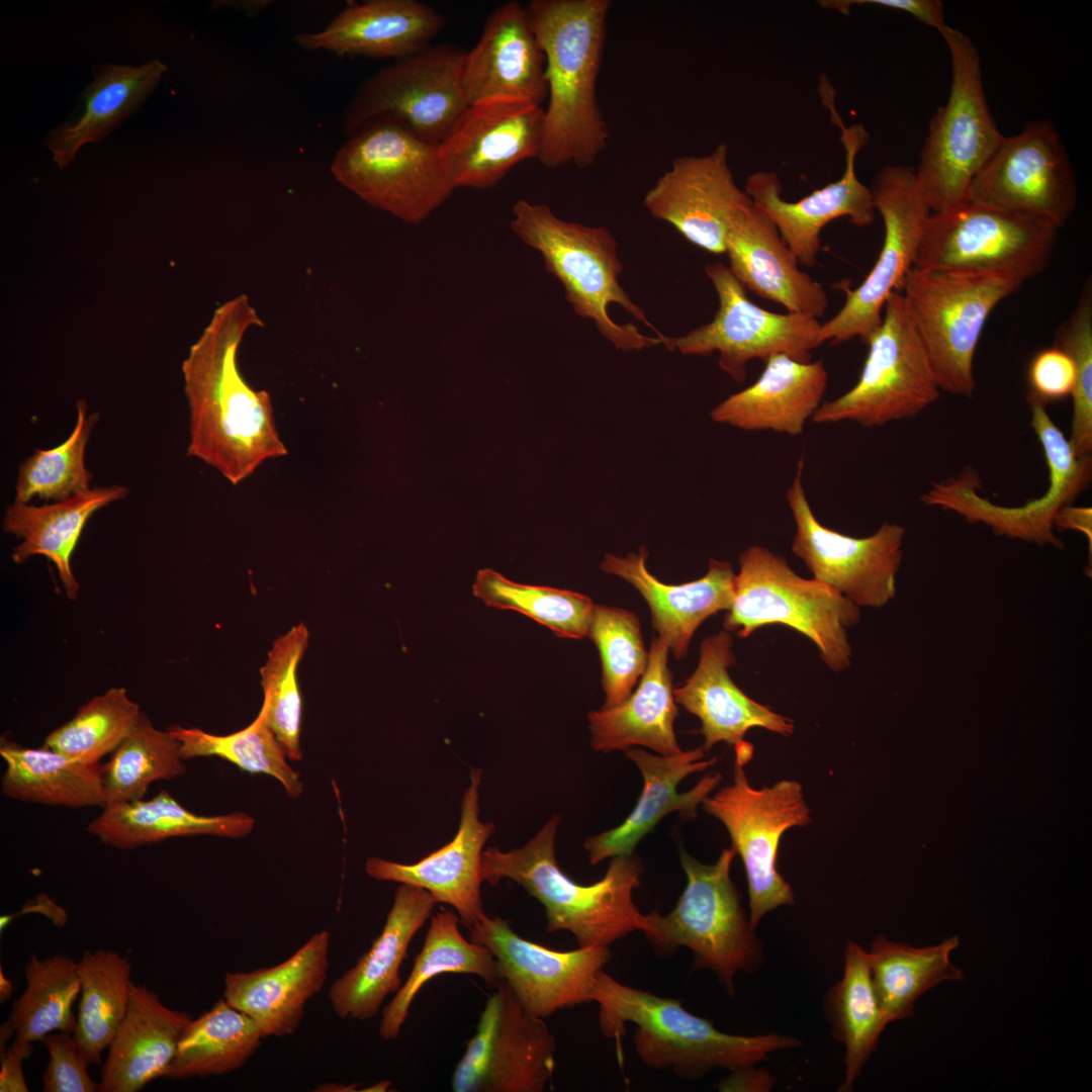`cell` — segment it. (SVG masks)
<instances>
[{
	"mask_svg": "<svg viewBox=\"0 0 1092 1092\" xmlns=\"http://www.w3.org/2000/svg\"><path fill=\"white\" fill-rule=\"evenodd\" d=\"M668 650L665 641L654 637L636 691L617 706L588 714L593 749L625 750L639 745L660 755L681 751L673 728L677 708L667 666Z\"/></svg>",
	"mask_w": 1092,
	"mask_h": 1092,
	"instance_id": "obj_36",
	"label": "cell"
},
{
	"mask_svg": "<svg viewBox=\"0 0 1092 1092\" xmlns=\"http://www.w3.org/2000/svg\"><path fill=\"white\" fill-rule=\"evenodd\" d=\"M609 0H533L527 11L546 57L547 107L538 161L546 168L594 164L610 141L597 83Z\"/></svg>",
	"mask_w": 1092,
	"mask_h": 1092,
	"instance_id": "obj_2",
	"label": "cell"
},
{
	"mask_svg": "<svg viewBox=\"0 0 1092 1092\" xmlns=\"http://www.w3.org/2000/svg\"><path fill=\"white\" fill-rule=\"evenodd\" d=\"M24 977L25 989L12 1003L8 1019L15 1038L32 1043L54 1031L74 1033L73 1005L81 994L78 962L63 954L39 959L32 953Z\"/></svg>",
	"mask_w": 1092,
	"mask_h": 1092,
	"instance_id": "obj_46",
	"label": "cell"
},
{
	"mask_svg": "<svg viewBox=\"0 0 1092 1092\" xmlns=\"http://www.w3.org/2000/svg\"><path fill=\"white\" fill-rule=\"evenodd\" d=\"M459 917L450 911L439 912L431 918L423 947L415 958L408 977L382 1009L378 1033L383 1039L399 1036L415 997L431 979L444 974L472 975L492 987L500 981L490 950L467 940L459 930Z\"/></svg>",
	"mask_w": 1092,
	"mask_h": 1092,
	"instance_id": "obj_41",
	"label": "cell"
},
{
	"mask_svg": "<svg viewBox=\"0 0 1092 1092\" xmlns=\"http://www.w3.org/2000/svg\"><path fill=\"white\" fill-rule=\"evenodd\" d=\"M1055 346L1064 350L1075 367L1071 433L1068 438L1078 457L1092 453V285L1087 279L1078 302L1056 332Z\"/></svg>",
	"mask_w": 1092,
	"mask_h": 1092,
	"instance_id": "obj_54",
	"label": "cell"
},
{
	"mask_svg": "<svg viewBox=\"0 0 1092 1092\" xmlns=\"http://www.w3.org/2000/svg\"><path fill=\"white\" fill-rule=\"evenodd\" d=\"M819 6L847 14L855 5H876L906 12L938 32L945 23L944 6L939 0H821Z\"/></svg>",
	"mask_w": 1092,
	"mask_h": 1092,
	"instance_id": "obj_57",
	"label": "cell"
},
{
	"mask_svg": "<svg viewBox=\"0 0 1092 1092\" xmlns=\"http://www.w3.org/2000/svg\"><path fill=\"white\" fill-rule=\"evenodd\" d=\"M1058 230L1034 217L968 202L931 212L914 268L999 276L1022 285L1048 266Z\"/></svg>",
	"mask_w": 1092,
	"mask_h": 1092,
	"instance_id": "obj_11",
	"label": "cell"
},
{
	"mask_svg": "<svg viewBox=\"0 0 1092 1092\" xmlns=\"http://www.w3.org/2000/svg\"><path fill=\"white\" fill-rule=\"evenodd\" d=\"M263 1038L253 1018L220 998L182 1031L165 1078L185 1080L234 1072L251 1059Z\"/></svg>",
	"mask_w": 1092,
	"mask_h": 1092,
	"instance_id": "obj_44",
	"label": "cell"
},
{
	"mask_svg": "<svg viewBox=\"0 0 1092 1092\" xmlns=\"http://www.w3.org/2000/svg\"><path fill=\"white\" fill-rule=\"evenodd\" d=\"M739 565L724 630L746 638L767 625L788 626L815 644L831 670L850 665L846 630L860 619L856 605L815 578L801 577L785 558L762 546L744 550Z\"/></svg>",
	"mask_w": 1092,
	"mask_h": 1092,
	"instance_id": "obj_7",
	"label": "cell"
},
{
	"mask_svg": "<svg viewBox=\"0 0 1092 1092\" xmlns=\"http://www.w3.org/2000/svg\"><path fill=\"white\" fill-rule=\"evenodd\" d=\"M821 80V99L840 129L844 149L845 166L841 177L797 201L783 198L780 176L774 171L752 173L743 189L751 202L772 221L798 262L807 267L817 264L821 251L820 235L827 223L848 217L852 224L867 226L876 218L872 189L857 178L855 170L857 154L868 144L869 132L862 124L846 126L842 122L834 106V90L826 79Z\"/></svg>",
	"mask_w": 1092,
	"mask_h": 1092,
	"instance_id": "obj_21",
	"label": "cell"
},
{
	"mask_svg": "<svg viewBox=\"0 0 1092 1092\" xmlns=\"http://www.w3.org/2000/svg\"><path fill=\"white\" fill-rule=\"evenodd\" d=\"M263 323L248 296L213 312L182 364L189 405L187 454L216 469L232 484L264 461L287 454L276 429L270 395L242 376L238 350L247 331Z\"/></svg>",
	"mask_w": 1092,
	"mask_h": 1092,
	"instance_id": "obj_1",
	"label": "cell"
},
{
	"mask_svg": "<svg viewBox=\"0 0 1092 1092\" xmlns=\"http://www.w3.org/2000/svg\"><path fill=\"white\" fill-rule=\"evenodd\" d=\"M309 632L299 623L279 636L262 666L261 686L266 719L290 760H300L302 698L297 668L308 645Z\"/></svg>",
	"mask_w": 1092,
	"mask_h": 1092,
	"instance_id": "obj_52",
	"label": "cell"
},
{
	"mask_svg": "<svg viewBox=\"0 0 1092 1092\" xmlns=\"http://www.w3.org/2000/svg\"><path fill=\"white\" fill-rule=\"evenodd\" d=\"M1027 377L1028 394L1046 405L1071 396L1075 383L1074 363L1064 350L1054 345L1033 356Z\"/></svg>",
	"mask_w": 1092,
	"mask_h": 1092,
	"instance_id": "obj_56",
	"label": "cell"
},
{
	"mask_svg": "<svg viewBox=\"0 0 1092 1092\" xmlns=\"http://www.w3.org/2000/svg\"><path fill=\"white\" fill-rule=\"evenodd\" d=\"M825 1012L834 1038L845 1046L844 1080L838 1091L847 1092L888 1025L874 989L868 951L854 941L846 944L843 976L828 990Z\"/></svg>",
	"mask_w": 1092,
	"mask_h": 1092,
	"instance_id": "obj_43",
	"label": "cell"
},
{
	"mask_svg": "<svg viewBox=\"0 0 1092 1092\" xmlns=\"http://www.w3.org/2000/svg\"><path fill=\"white\" fill-rule=\"evenodd\" d=\"M735 854L732 847L723 849L715 863L704 864L680 849L687 885L669 913L644 914L641 929L661 957L688 947L694 956L693 969L713 971L730 995L735 975L756 972L764 959L762 943L730 877Z\"/></svg>",
	"mask_w": 1092,
	"mask_h": 1092,
	"instance_id": "obj_6",
	"label": "cell"
},
{
	"mask_svg": "<svg viewBox=\"0 0 1092 1092\" xmlns=\"http://www.w3.org/2000/svg\"><path fill=\"white\" fill-rule=\"evenodd\" d=\"M14 991L13 983L4 975L3 968L0 967V1001L6 1002L10 999Z\"/></svg>",
	"mask_w": 1092,
	"mask_h": 1092,
	"instance_id": "obj_62",
	"label": "cell"
},
{
	"mask_svg": "<svg viewBox=\"0 0 1092 1092\" xmlns=\"http://www.w3.org/2000/svg\"><path fill=\"white\" fill-rule=\"evenodd\" d=\"M764 362L757 380L715 406L711 418L746 431L798 436L822 404L828 372L822 361L802 362L782 354Z\"/></svg>",
	"mask_w": 1092,
	"mask_h": 1092,
	"instance_id": "obj_34",
	"label": "cell"
},
{
	"mask_svg": "<svg viewBox=\"0 0 1092 1092\" xmlns=\"http://www.w3.org/2000/svg\"><path fill=\"white\" fill-rule=\"evenodd\" d=\"M1020 287L999 276L911 269L900 292L940 390L973 395L975 354L987 318Z\"/></svg>",
	"mask_w": 1092,
	"mask_h": 1092,
	"instance_id": "obj_10",
	"label": "cell"
},
{
	"mask_svg": "<svg viewBox=\"0 0 1092 1092\" xmlns=\"http://www.w3.org/2000/svg\"><path fill=\"white\" fill-rule=\"evenodd\" d=\"M33 1052L31 1042L14 1038L13 1042L0 1053V1091L27 1092L28 1087L22 1070V1063Z\"/></svg>",
	"mask_w": 1092,
	"mask_h": 1092,
	"instance_id": "obj_58",
	"label": "cell"
},
{
	"mask_svg": "<svg viewBox=\"0 0 1092 1092\" xmlns=\"http://www.w3.org/2000/svg\"><path fill=\"white\" fill-rule=\"evenodd\" d=\"M872 192L884 225L879 256L863 281L846 290L840 310L821 324L819 338L839 345L859 338L863 343L880 326L886 301L900 292L914 267L931 209L918 185L915 168L892 164L876 175Z\"/></svg>",
	"mask_w": 1092,
	"mask_h": 1092,
	"instance_id": "obj_16",
	"label": "cell"
},
{
	"mask_svg": "<svg viewBox=\"0 0 1092 1092\" xmlns=\"http://www.w3.org/2000/svg\"><path fill=\"white\" fill-rule=\"evenodd\" d=\"M230 4H220L221 6H233L240 11L246 12L248 15L256 16L262 9L267 7L271 1L266 0H246V1H225ZM223 3V2H221Z\"/></svg>",
	"mask_w": 1092,
	"mask_h": 1092,
	"instance_id": "obj_61",
	"label": "cell"
},
{
	"mask_svg": "<svg viewBox=\"0 0 1092 1092\" xmlns=\"http://www.w3.org/2000/svg\"><path fill=\"white\" fill-rule=\"evenodd\" d=\"M462 85L468 105L494 97L539 105L547 99L546 57L526 6L509 1L490 12L465 54Z\"/></svg>",
	"mask_w": 1092,
	"mask_h": 1092,
	"instance_id": "obj_26",
	"label": "cell"
},
{
	"mask_svg": "<svg viewBox=\"0 0 1092 1092\" xmlns=\"http://www.w3.org/2000/svg\"><path fill=\"white\" fill-rule=\"evenodd\" d=\"M435 904L428 891L400 884L380 934L329 990L328 998L338 1017L371 1019L385 998L397 992L402 985L399 969L408 945L430 918Z\"/></svg>",
	"mask_w": 1092,
	"mask_h": 1092,
	"instance_id": "obj_32",
	"label": "cell"
},
{
	"mask_svg": "<svg viewBox=\"0 0 1092 1092\" xmlns=\"http://www.w3.org/2000/svg\"><path fill=\"white\" fill-rule=\"evenodd\" d=\"M168 730L179 742V754L184 760L217 756L245 771L273 777L290 797L296 798L302 793L300 777L289 765L281 744L267 722L264 707L249 726L226 735L178 725Z\"/></svg>",
	"mask_w": 1092,
	"mask_h": 1092,
	"instance_id": "obj_47",
	"label": "cell"
},
{
	"mask_svg": "<svg viewBox=\"0 0 1092 1092\" xmlns=\"http://www.w3.org/2000/svg\"><path fill=\"white\" fill-rule=\"evenodd\" d=\"M166 71L167 66L157 59L140 66H95L93 81L84 89L76 112L44 139L57 166L66 168L83 146L100 142L131 116Z\"/></svg>",
	"mask_w": 1092,
	"mask_h": 1092,
	"instance_id": "obj_37",
	"label": "cell"
},
{
	"mask_svg": "<svg viewBox=\"0 0 1092 1092\" xmlns=\"http://www.w3.org/2000/svg\"><path fill=\"white\" fill-rule=\"evenodd\" d=\"M472 592L486 606L517 611L559 637L581 639L587 636L595 605L584 595L517 583L491 569L479 570Z\"/></svg>",
	"mask_w": 1092,
	"mask_h": 1092,
	"instance_id": "obj_49",
	"label": "cell"
},
{
	"mask_svg": "<svg viewBox=\"0 0 1092 1092\" xmlns=\"http://www.w3.org/2000/svg\"><path fill=\"white\" fill-rule=\"evenodd\" d=\"M49 1053L42 1075L44 1092H95L96 1083L88 1074V1061L74 1033L52 1032L40 1040Z\"/></svg>",
	"mask_w": 1092,
	"mask_h": 1092,
	"instance_id": "obj_55",
	"label": "cell"
},
{
	"mask_svg": "<svg viewBox=\"0 0 1092 1092\" xmlns=\"http://www.w3.org/2000/svg\"><path fill=\"white\" fill-rule=\"evenodd\" d=\"M725 253L728 268L745 289L788 312L817 320L825 314L829 299L823 285L800 270L772 221L750 199L730 219Z\"/></svg>",
	"mask_w": 1092,
	"mask_h": 1092,
	"instance_id": "obj_27",
	"label": "cell"
},
{
	"mask_svg": "<svg viewBox=\"0 0 1092 1092\" xmlns=\"http://www.w3.org/2000/svg\"><path fill=\"white\" fill-rule=\"evenodd\" d=\"M331 933L312 934L282 963L224 974L223 998L253 1018L264 1037L297 1031L307 1002L324 988L330 968Z\"/></svg>",
	"mask_w": 1092,
	"mask_h": 1092,
	"instance_id": "obj_31",
	"label": "cell"
},
{
	"mask_svg": "<svg viewBox=\"0 0 1092 1092\" xmlns=\"http://www.w3.org/2000/svg\"><path fill=\"white\" fill-rule=\"evenodd\" d=\"M445 23L442 13L421 1L368 0L347 5L323 30L293 38L306 51L396 61L430 47Z\"/></svg>",
	"mask_w": 1092,
	"mask_h": 1092,
	"instance_id": "obj_28",
	"label": "cell"
},
{
	"mask_svg": "<svg viewBox=\"0 0 1092 1092\" xmlns=\"http://www.w3.org/2000/svg\"><path fill=\"white\" fill-rule=\"evenodd\" d=\"M88 825V832L102 843L118 849H133L171 837L213 835L244 837L254 827V819L243 812L203 816L177 802L167 791L151 800L107 804Z\"/></svg>",
	"mask_w": 1092,
	"mask_h": 1092,
	"instance_id": "obj_39",
	"label": "cell"
},
{
	"mask_svg": "<svg viewBox=\"0 0 1092 1092\" xmlns=\"http://www.w3.org/2000/svg\"><path fill=\"white\" fill-rule=\"evenodd\" d=\"M587 636L598 647L603 669L606 700L602 708L625 701L642 676L648 653L638 617L624 609L596 606Z\"/></svg>",
	"mask_w": 1092,
	"mask_h": 1092,
	"instance_id": "obj_53",
	"label": "cell"
},
{
	"mask_svg": "<svg viewBox=\"0 0 1092 1092\" xmlns=\"http://www.w3.org/2000/svg\"><path fill=\"white\" fill-rule=\"evenodd\" d=\"M556 1038L499 981L457 1063L454 1092H543L555 1068Z\"/></svg>",
	"mask_w": 1092,
	"mask_h": 1092,
	"instance_id": "obj_18",
	"label": "cell"
},
{
	"mask_svg": "<svg viewBox=\"0 0 1092 1092\" xmlns=\"http://www.w3.org/2000/svg\"><path fill=\"white\" fill-rule=\"evenodd\" d=\"M959 945L958 935L924 947L876 936L868 954L874 989L888 1024L912 1017L916 1001L931 988L964 980L963 971L950 961Z\"/></svg>",
	"mask_w": 1092,
	"mask_h": 1092,
	"instance_id": "obj_42",
	"label": "cell"
},
{
	"mask_svg": "<svg viewBox=\"0 0 1092 1092\" xmlns=\"http://www.w3.org/2000/svg\"><path fill=\"white\" fill-rule=\"evenodd\" d=\"M77 962L81 998L74 1036L90 1064L99 1065L128 1009L131 964L111 949H85Z\"/></svg>",
	"mask_w": 1092,
	"mask_h": 1092,
	"instance_id": "obj_45",
	"label": "cell"
},
{
	"mask_svg": "<svg viewBox=\"0 0 1092 1092\" xmlns=\"http://www.w3.org/2000/svg\"><path fill=\"white\" fill-rule=\"evenodd\" d=\"M803 470L801 458L786 492L796 526L792 552L805 563L813 578L857 607L885 606L896 596L905 529L884 523L873 535L856 538L825 527L806 496Z\"/></svg>",
	"mask_w": 1092,
	"mask_h": 1092,
	"instance_id": "obj_19",
	"label": "cell"
},
{
	"mask_svg": "<svg viewBox=\"0 0 1092 1092\" xmlns=\"http://www.w3.org/2000/svg\"><path fill=\"white\" fill-rule=\"evenodd\" d=\"M559 817L554 816L523 847L482 852V877L495 886L502 879L521 885L545 908L546 931L570 932L578 946L609 947L643 927L633 902L644 867L634 853L613 856L604 877L582 885L562 872L555 856Z\"/></svg>",
	"mask_w": 1092,
	"mask_h": 1092,
	"instance_id": "obj_5",
	"label": "cell"
},
{
	"mask_svg": "<svg viewBox=\"0 0 1092 1092\" xmlns=\"http://www.w3.org/2000/svg\"><path fill=\"white\" fill-rule=\"evenodd\" d=\"M128 494L121 485L95 487L89 491L53 504L35 507L14 502L6 509L3 530L21 538L12 551V560L23 563L33 555H43L54 562L67 597L76 600L79 583L71 557L87 521L99 509Z\"/></svg>",
	"mask_w": 1092,
	"mask_h": 1092,
	"instance_id": "obj_38",
	"label": "cell"
},
{
	"mask_svg": "<svg viewBox=\"0 0 1092 1092\" xmlns=\"http://www.w3.org/2000/svg\"><path fill=\"white\" fill-rule=\"evenodd\" d=\"M2 793L11 799L69 808L105 807L103 766L71 759L48 747L33 749L6 739Z\"/></svg>",
	"mask_w": 1092,
	"mask_h": 1092,
	"instance_id": "obj_40",
	"label": "cell"
},
{
	"mask_svg": "<svg viewBox=\"0 0 1092 1092\" xmlns=\"http://www.w3.org/2000/svg\"><path fill=\"white\" fill-rule=\"evenodd\" d=\"M481 770L470 771V784L461 805V818L453 840L415 863L370 857L367 875L378 881L413 885L428 891L436 903L452 906L462 924L471 929L484 915L480 885L482 847L494 826L479 820L478 789Z\"/></svg>",
	"mask_w": 1092,
	"mask_h": 1092,
	"instance_id": "obj_25",
	"label": "cell"
},
{
	"mask_svg": "<svg viewBox=\"0 0 1092 1092\" xmlns=\"http://www.w3.org/2000/svg\"><path fill=\"white\" fill-rule=\"evenodd\" d=\"M465 54L456 44L442 42L380 69L347 105L343 132L350 136L386 117L439 145L468 106L462 85Z\"/></svg>",
	"mask_w": 1092,
	"mask_h": 1092,
	"instance_id": "obj_15",
	"label": "cell"
},
{
	"mask_svg": "<svg viewBox=\"0 0 1092 1092\" xmlns=\"http://www.w3.org/2000/svg\"><path fill=\"white\" fill-rule=\"evenodd\" d=\"M624 752L642 774V793L622 824L586 838L583 846L593 866L608 857L633 853L639 841L669 813L677 812L682 819H694L697 807L722 780V775L715 772L704 777L690 791L677 792L685 778L715 764V757L703 760V747L681 750L673 755H654L635 747Z\"/></svg>",
	"mask_w": 1092,
	"mask_h": 1092,
	"instance_id": "obj_30",
	"label": "cell"
},
{
	"mask_svg": "<svg viewBox=\"0 0 1092 1092\" xmlns=\"http://www.w3.org/2000/svg\"><path fill=\"white\" fill-rule=\"evenodd\" d=\"M647 550L625 557L607 554L600 568L635 586L650 607L653 628L675 658L684 657L699 626L733 603L735 573L727 561H709L707 573L682 584H666L646 567Z\"/></svg>",
	"mask_w": 1092,
	"mask_h": 1092,
	"instance_id": "obj_33",
	"label": "cell"
},
{
	"mask_svg": "<svg viewBox=\"0 0 1092 1092\" xmlns=\"http://www.w3.org/2000/svg\"><path fill=\"white\" fill-rule=\"evenodd\" d=\"M357 1086H358L357 1084L340 1085V1084L326 1083V1084L320 1085L317 1087V1089H315V1091H357V1089H355Z\"/></svg>",
	"mask_w": 1092,
	"mask_h": 1092,
	"instance_id": "obj_63",
	"label": "cell"
},
{
	"mask_svg": "<svg viewBox=\"0 0 1092 1092\" xmlns=\"http://www.w3.org/2000/svg\"><path fill=\"white\" fill-rule=\"evenodd\" d=\"M939 33L949 53V94L929 121L915 169L931 212L969 202L972 181L1005 136L987 102L977 47L967 34L948 25Z\"/></svg>",
	"mask_w": 1092,
	"mask_h": 1092,
	"instance_id": "obj_8",
	"label": "cell"
},
{
	"mask_svg": "<svg viewBox=\"0 0 1092 1092\" xmlns=\"http://www.w3.org/2000/svg\"><path fill=\"white\" fill-rule=\"evenodd\" d=\"M30 912H38L51 919L57 926H63L67 921V912L65 909L57 905L47 895H39L34 901H30L22 907V911L14 915L1 916L0 918V930L7 927V925L20 914H26Z\"/></svg>",
	"mask_w": 1092,
	"mask_h": 1092,
	"instance_id": "obj_60",
	"label": "cell"
},
{
	"mask_svg": "<svg viewBox=\"0 0 1092 1092\" xmlns=\"http://www.w3.org/2000/svg\"><path fill=\"white\" fill-rule=\"evenodd\" d=\"M469 931L472 941L490 950L500 980L525 1011L540 1018L590 1002L597 977L611 958L605 946L548 948L521 937L507 920L486 914Z\"/></svg>",
	"mask_w": 1092,
	"mask_h": 1092,
	"instance_id": "obj_22",
	"label": "cell"
},
{
	"mask_svg": "<svg viewBox=\"0 0 1092 1092\" xmlns=\"http://www.w3.org/2000/svg\"><path fill=\"white\" fill-rule=\"evenodd\" d=\"M864 343L869 351L857 382L822 403L813 422L883 426L915 417L939 396L928 355L901 292L890 295L880 326Z\"/></svg>",
	"mask_w": 1092,
	"mask_h": 1092,
	"instance_id": "obj_12",
	"label": "cell"
},
{
	"mask_svg": "<svg viewBox=\"0 0 1092 1092\" xmlns=\"http://www.w3.org/2000/svg\"><path fill=\"white\" fill-rule=\"evenodd\" d=\"M704 810L727 829L732 848L745 870L749 896V921L755 930L763 916L795 902L790 884L777 870L783 834L811 822L802 786L781 780L770 787L750 786L743 764L735 760L733 783L707 797Z\"/></svg>",
	"mask_w": 1092,
	"mask_h": 1092,
	"instance_id": "obj_14",
	"label": "cell"
},
{
	"mask_svg": "<svg viewBox=\"0 0 1092 1092\" xmlns=\"http://www.w3.org/2000/svg\"><path fill=\"white\" fill-rule=\"evenodd\" d=\"M732 645L726 630L705 638L696 670L673 690L675 702L701 720L705 752L718 742L734 746L735 751L750 745L743 738L754 727L783 736L795 730L792 719L755 702L734 684L728 672L736 661Z\"/></svg>",
	"mask_w": 1092,
	"mask_h": 1092,
	"instance_id": "obj_29",
	"label": "cell"
},
{
	"mask_svg": "<svg viewBox=\"0 0 1092 1092\" xmlns=\"http://www.w3.org/2000/svg\"><path fill=\"white\" fill-rule=\"evenodd\" d=\"M968 200L1063 226L1075 209L1077 186L1056 126L1036 120L1004 136L972 181Z\"/></svg>",
	"mask_w": 1092,
	"mask_h": 1092,
	"instance_id": "obj_20",
	"label": "cell"
},
{
	"mask_svg": "<svg viewBox=\"0 0 1092 1092\" xmlns=\"http://www.w3.org/2000/svg\"><path fill=\"white\" fill-rule=\"evenodd\" d=\"M599 1005V1027L608 1038L636 1026L633 1042L646 1066L671 1069L679 1078L699 1080L716 1068L734 1071L764 1061L769 1053L798 1048L802 1042L776 1032L731 1034L707 1018L688 1011L680 999L661 997L620 983L602 970L590 993Z\"/></svg>",
	"mask_w": 1092,
	"mask_h": 1092,
	"instance_id": "obj_3",
	"label": "cell"
},
{
	"mask_svg": "<svg viewBox=\"0 0 1092 1092\" xmlns=\"http://www.w3.org/2000/svg\"><path fill=\"white\" fill-rule=\"evenodd\" d=\"M749 199L736 184L728 147L721 143L709 154L675 158L647 191L644 206L693 245L724 254L730 219Z\"/></svg>",
	"mask_w": 1092,
	"mask_h": 1092,
	"instance_id": "obj_24",
	"label": "cell"
},
{
	"mask_svg": "<svg viewBox=\"0 0 1092 1092\" xmlns=\"http://www.w3.org/2000/svg\"><path fill=\"white\" fill-rule=\"evenodd\" d=\"M705 273L719 300L714 318L685 336H664L662 345L684 355H719V367L733 380L746 379L747 364L753 359L766 361L775 355H787L802 362L811 361V352L822 345L821 323L801 313H777L766 310L747 297L746 289L721 262L709 263Z\"/></svg>",
	"mask_w": 1092,
	"mask_h": 1092,
	"instance_id": "obj_17",
	"label": "cell"
},
{
	"mask_svg": "<svg viewBox=\"0 0 1092 1092\" xmlns=\"http://www.w3.org/2000/svg\"><path fill=\"white\" fill-rule=\"evenodd\" d=\"M77 421L71 435L59 446L36 449L20 464L15 485L17 503L33 497L59 502L89 491L91 473L85 465V449L97 414L87 416L84 400L77 402Z\"/></svg>",
	"mask_w": 1092,
	"mask_h": 1092,
	"instance_id": "obj_51",
	"label": "cell"
},
{
	"mask_svg": "<svg viewBox=\"0 0 1092 1092\" xmlns=\"http://www.w3.org/2000/svg\"><path fill=\"white\" fill-rule=\"evenodd\" d=\"M331 172L368 204L412 224L427 219L456 189L439 145L386 117L351 134Z\"/></svg>",
	"mask_w": 1092,
	"mask_h": 1092,
	"instance_id": "obj_9",
	"label": "cell"
},
{
	"mask_svg": "<svg viewBox=\"0 0 1092 1092\" xmlns=\"http://www.w3.org/2000/svg\"><path fill=\"white\" fill-rule=\"evenodd\" d=\"M193 1019L166 1006L158 993L131 984L125 1017L110 1042L99 1092H136L166 1077L182 1031Z\"/></svg>",
	"mask_w": 1092,
	"mask_h": 1092,
	"instance_id": "obj_35",
	"label": "cell"
},
{
	"mask_svg": "<svg viewBox=\"0 0 1092 1092\" xmlns=\"http://www.w3.org/2000/svg\"><path fill=\"white\" fill-rule=\"evenodd\" d=\"M511 228L542 256L573 311L593 321L617 349L662 345L664 335L619 283L623 267L618 243L608 229L564 220L549 206L525 199L514 204Z\"/></svg>",
	"mask_w": 1092,
	"mask_h": 1092,
	"instance_id": "obj_4",
	"label": "cell"
},
{
	"mask_svg": "<svg viewBox=\"0 0 1092 1092\" xmlns=\"http://www.w3.org/2000/svg\"><path fill=\"white\" fill-rule=\"evenodd\" d=\"M1054 526L1059 529L1076 530L1083 533L1089 541V551H1092V509L1088 507H1073L1069 505L1063 508L1055 519Z\"/></svg>",
	"mask_w": 1092,
	"mask_h": 1092,
	"instance_id": "obj_59",
	"label": "cell"
},
{
	"mask_svg": "<svg viewBox=\"0 0 1092 1092\" xmlns=\"http://www.w3.org/2000/svg\"><path fill=\"white\" fill-rule=\"evenodd\" d=\"M143 712L124 688L90 699L76 715L49 733L44 747L84 763H99L132 732Z\"/></svg>",
	"mask_w": 1092,
	"mask_h": 1092,
	"instance_id": "obj_50",
	"label": "cell"
},
{
	"mask_svg": "<svg viewBox=\"0 0 1092 1092\" xmlns=\"http://www.w3.org/2000/svg\"><path fill=\"white\" fill-rule=\"evenodd\" d=\"M179 742L167 729L160 730L143 712L132 732L103 765L106 805L142 800L149 786L185 771Z\"/></svg>",
	"mask_w": 1092,
	"mask_h": 1092,
	"instance_id": "obj_48",
	"label": "cell"
},
{
	"mask_svg": "<svg viewBox=\"0 0 1092 1092\" xmlns=\"http://www.w3.org/2000/svg\"><path fill=\"white\" fill-rule=\"evenodd\" d=\"M1030 426L1043 450L1049 471V486L1039 497L1017 507L997 505L980 492L981 481L975 468L966 467L957 477L935 482L921 500L929 507L952 511L970 523H983L995 534L1064 548L1054 533L1058 513L1088 488L1092 478V458L1078 457L1046 405L1030 394Z\"/></svg>",
	"mask_w": 1092,
	"mask_h": 1092,
	"instance_id": "obj_13",
	"label": "cell"
},
{
	"mask_svg": "<svg viewBox=\"0 0 1092 1092\" xmlns=\"http://www.w3.org/2000/svg\"><path fill=\"white\" fill-rule=\"evenodd\" d=\"M544 107L494 97L469 104L439 144L455 188L495 186L515 166L538 159Z\"/></svg>",
	"mask_w": 1092,
	"mask_h": 1092,
	"instance_id": "obj_23",
	"label": "cell"
}]
</instances>
